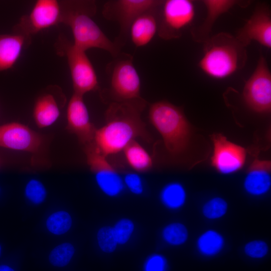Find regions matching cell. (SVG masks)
I'll list each match as a JSON object with an SVG mask.
<instances>
[{"instance_id":"6da1fadb","label":"cell","mask_w":271,"mask_h":271,"mask_svg":"<svg viewBox=\"0 0 271 271\" xmlns=\"http://www.w3.org/2000/svg\"><path fill=\"white\" fill-rule=\"evenodd\" d=\"M143 99L130 102H111L106 111L105 124L97 128L93 144L103 156L123 151L136 138L147 142L151 138L141 114L146 106Z\"/></svg>"},{"instance_id":"7a4b0ae2","label":"cell","mask_w":271,"mask_h":271,"mask_svg":"<svg viewBox=\"0 0 271 271\" xmlns=\"http://www.w3.org/2000/svg\"><path fill=\"white\" fill-rule=\"evenodd\" d=\"M203 44V55L198 65L208 76L225 79L244 67L247 59L246 47L235 36L220 32L210 36Z\"/></svg>"},{"instance_id":"3957f363","label":"cell","mask_w":271,"mask_h":271,"mask_svg":"<svg viewBox=\"0 0 271 271\" xmlns=\"http://www.w3.org/2000/svg\"><path fill=\"white\" fill-rule=\"evenodd\" d=\"M67 4V7H63L62 22L70 28L74 46L84 51L100 49L113 57L120 53L121 48L111 41L92 19L96 12L93 2L75 1Z\"/></svg>"},{"instance_id":"277c9868","label":"cell","mask_w":271,"mask_h":271,"mask_svg":"<svg viewBox=\"0 0 271 271\" xmlns=\"http://www.w3.org/2000/svg\"><path fill=\"white\" fill-rule=\"evenodd\" d=\"M150 122L162 136L166 148L172 154H179L187 148L191 129L182 109L166 101L152 103L149 108Z\"/></svg>"},{"instance_id":"5b68a950","label":"cell","mask_w":271,"mask_h":271,"mask_svg":"<svg viewBox=\"0 0 271 271\" xmlns=\"http://www.w3.org/2000/svg\"><path fill=\"white\" fill-rule=\"evenodd\" d=\"M106 71L109 78L106 93L111 102H130L143 99L141 96L140 77L131 55L120 52L107 64Z\"/></svg>"},{"instance_id":"8992f818","label":"cell","mask_w":271,"mask_h":271,"mask_svg":"<svg viewBox=\"0 0 271 271\" xmlns=\"http://www.w3.org/2000/svg\"><path fill=\"white\" fill-rule=\"evenodd\" d=\"M57 44L59 54L67 58L74 92L84 95L98 89L97 76L86 51L76 47L66 39H59Z\"/></svg>"},{"instance_id":"52a82bcc","label":"cell","mask_w":271,"mask_h":271,"mask_svg":"<svg viewBox=\"0 0 271 271\" xmlns=\"http://www.w3.org/2000/svg\"><path fill=\"white\" fill-rule=\"evenodd\" d=\"M163 1L111 0L107 1L102 10L103 16L116 22L119 27L118 37L114 41L121 48L126 43L133 21L143 13L160 6Z\"/></svg>"},{"instance_id":"ba28073f","label":"cell","mask_w":271,"mask_h":271,"mask_svg":"<svg viewBox=\"0 0 271 271\" xmlns=\"http://www.w3.org/2000/svg\"><path fill=\"white\" fill-rule=\"evenodd\" d=\"M160 9L158 34L165 40L179 38L195 15V6L191 0L163 1Z\"/></svg>"},{"instance_id":"9c48e42d","label":"cell","mask_w":271,"mask_h":271,"mask_svg":"<svg viewBox=\"0 0 271 271\" xmlns=\"http://www.w3.org/2000/svg\"><path fill=\"white\" fill-rule=\"evenodd\" d=\"M242 96L252 111L260 113L270 111L271 73L261 52L254 71L244 84Z\"/></svg>"},{"instance_id":"30bf717a","label":"cell","mask_w":271,"mask_h":271,"mask_svg":"<svg viewBox=\"0 0 271 271\" xmlns=\"http://www.w3.org/2000/svg\"><path fill=\"white\" fill-rule=\"evenodd\" d=\"M84 152L87 164L101 191L110 197L119 195L125 187L123 180L107 157L97 150L93 143L85 146Z\"/></svg>"},{"instance_id":"8fae6325","label":"cell","mask_w":271,"mask_h":271,"mask_svg":"<svg viewBox=\"0 0 271 271\" xmlns=\"http://www.w3.org/2000/svg\"><path fill=\"white\" fill-rule=\"evenodd\" d=\"M64 9L56 0H38L18 25V33L30 37L62 22Z\"/></svg>"},{"instance_id":"7c38bea8","label":"cell","mask_w":271,"mask_h":271,"mask_svg":"<svg viewBox=\"0 0 271 271\" xmlns=\"http://www.w3.org/2000/svg\"><path fill=\"white\" fill-rule=\"evenodd\" d=\"M235 37L245 47L254 41L270 49L271 13L269 7L264 3L258 4L250 18L237 31Z\"/></svg>"},{"instance_id":"4fadbf2b","label":"cell","mask_w":271,"mask_h":271,"mask_svg":"<svg viewBox=\"0 0 271 271\" xmlns=\"http://www.w3.org/2000/svg\"><path fill=\"white\" fill-rule=\"evenodd\" d=\"M213 152L211 164L220 174L230 175L240 170L246 159L244 148L228 141L221 134L212 137Z\"/></svg>"},{"instance_id":"5bb4252c","label":"cell","mask_w":271,"mask_h":271,"mask_svg":"<svg viewBox=\"0 0 271 271\" xmlns=\"http://www.w3.org/2000/svg\"><path fill=\"white\" fill-rule=\"evenodd\" d=\"M66 117L67 129L81 143L85 146L93 142L97 128L90 120L83 95L74 92L67 105Z\"/></svg>"},{"instance_id":"9a60e30c","label":"cell","mask_w":271,"mask_h":271,"mask_svg":"<svg viewBox=\"0 0 271 271\" xmlns=\"http://www.w3.org/2000/svg\"><path fill=\"white\" fill-rule=\"evenodd\" d=\"M42 143V137L23 123L14 122L0 125V147L35 153Z\"/></svg>"},{"instance_id":"2e32d148","label":"cell","mask_w":271,"mask_h":271,"mask_svg":"<svg viewBox=\"0 0 271 271\" xmlns=\"http://www.w3.org/2000/svg\"><path fill=\"white\" fill-rule=\"evenodd\" d=\"M271 163L255 159L251 163L243 181V188L249 196L258 198L266 195L271 188Z\"/></svg>"},{"instance_id":"e0dca14e","label":"cell","mask_w":271,"mask_h":271,"mask_svg":"<svg viewBox=\"0 0 271 271\" xmlns=\"http://www.w3.org/2000/svg\"><path fill=\"white\" fill-rule=\"evenodd\" d=\"M202 3L206 9V18L200 26L191 31L193 39L198 43H204L210 37L212 27L221 15L241 3L235 0H203Z\"/></svg>"},{"instance_id":"ac0fdd59","label":"cell","mask_w":271,"mask_h":271,"mask_svg":"<svg viewBox=\"0 0 271 271\" xmlns=\"http://www.w3.org/2000/svg\"><path fill=\"white\" fill-rule=\"evenodd\" d=\"M161 6L143 13L131 24L129 36L135 46L141 47L147 45L158 33Z\"/></svg>"},{"instance_id":"d6986e66","label":"cell","mask_w":271,"mask_h":271,"mask_svg":"<svg viewBox=\"0 0 271 271\" xmlns=\"http://www.w3.org/2000/svg\"><path fill=\"white\" fill-rule=\"evenodd\" d=\"M28 37L18 32L0 35V72L14 67L22 53Z\"/></svg>"},{"instance_id":"ffe728a7","label":"cell","mask_w":271,"mask_h":271,"mask_svg":"<svg viewBox=\"0 0 271 271\" xmlns=\"http://www.w3.org/2000/svg\"><path fill=\"white\" fill-rule=\"evenodd\" d=\"M33 114L34 121L39 128H46L54 124L60 114L54 96L50 93L40 96L34 104Z\"/></svg>"},{"instance_id":"44dd1931","label":"cell","mask_w":271,"mask_h":271,"mask_svg":"<svg viewBox=\"0 0 271 271\" xmlns=\"http://www.w3.org/2000/svg\"><path fill=\"white\" fill-rule=\"evenodd\" d=\"M226 240L218 230L210 228L202 231L195 241L198 253L206 258H212L220 254L224 249Z\"/></svg>"},{"instance_id":"7402d4cb","label":"cell","mask_w":271,"mask_h":271,"mask_svg":"<svg viewBox=\"0 0 271 271\" xmlns=\"http://www.w3.org/2000/svg\"><path fill=\"white\" fill-rule=\"evenodd\" d=\"M123 152L128 164L136 171L144 172L152 167L153 162L152 157L135 140L130 142Z\"/></svg>"},{"instance_id":"603a6c76","label":"cell","mask_w":271,"mask_h":271,"mask_svg":"<svg viewBox=\"0 0 271 271\" xmlns=\"http://www.w3.org/2000/svg\"><path fill=\"white\" fill-rule=\"evenodd\" d=\"M160 199L162 205L167 209L177 211L186 204L187 194L184 186L177 182L166 185L161 190Z\"/></svg>"},{"instance_id":"cb8c5ba5","label":"cell","mask_w":271,"mask_h":271,"mask_svg":"<svg viewBox=\"0 0 271 271\" xmlns=\"http://www.w3.org/2000/svg\"><path fill=\"white\" fill-rule=\"evenodd\" d=\"M161 236L163 241L172 247L184 245L189 238V231L182 222L174 221L166 225L162 229Z\"/></svg>"},{"instance_id":"d4e9b609","label":"cell","mask_w":271,"mask_h":271,"mask_svg":"<svg viewBox=\"0 0 271 271\" xmlns=\"http://www.w3.org/2000/svg\"><path fill=\"white\" fill-rule=\"evenodd\" d=\"M229 205L227 201L220 196L212 197L202 205V216L209 221H217L223 218L227 213Z\"/></svg>"},{"instance_id":"484cf974","label":"cell","mask_w":271,"mask_h":271,"mask_svg":"<svg viewBox=\"0 0 271 271\" xmlns=\"http://www.w3.org/2000/svg\"><path fill=\"white\" fill-rule=\"evenodd\" d=\"M72 225L70 214L64 211L52 214L47 219L46 226L48 230L56 235H61L67 232Z\"/></svg>"},{"instance_id":"4316f807","label":"cell","mask_w":271,"mask_h":271,"mask_svg":"<svg viewBox=\"0 0 271 271\" xmlns=\"http://www.w3.org/2000/svg\"><path fill=\"white\" fill-rule=\"evenodd\" d=\"M244 254L253 260H260L267 256L269 252L268 243L261 239H254L246 242L243 246Z\"/></svg>"},{"instance_id":"83f0119b","label":"cell","mask_w":271,"mask_h":271,"mask_svg":"<svg viewBox=\"0 0 271 271\" xmlns=\"http://www.w3.org/2000/svg\"><path fill=\"white\" fill-rule=\"evenodd\" d=\"M74 252V247L71 243L61 244L52 250L49 255V261L55 266H64L70 262Z\"/></svg>"},{"instance_id":"f1b7e54d","label":"cell","mask_w":271,"mask_h":271,"mask_svg":"<svg viewBox=\"0 0 271 271\" xmlns=\"http://www.w3.org/2000/svg\"><path fill=\"white\" fill-rule=\"evenodd\" d=\"M97 240L99 248L106 253H112L118 245L112 226L101 227L97 233Z\"/></svg>"},{"instance_id":"f546056e","label":"cell","mask_w":271,"mask_h":271,"mask_svg":"<svg viewBox=\"0 0 271 271\" xmlns=\"http://www.w3.org/2000/svg\"><path fill=\"white\" fill-rule=\"evenodd\" d=\"M112 227L118 245L126 244L130 239L135 229L134 223L127 218L119 219Z\"/></svg>"},{"instance_id":"4dcf8cb0","label":"cell","mask_w":271,"mask_h":271,"mask_svg":"<svg viewBox=\"0 0 271 271\" xmlns=\"http://www.w3.org/2000/svg\"><path fill=\"white\" fill-rule=\"evenodd\" d=\"M25 195L33 203L39 204L45 199L47 193L45 187L41 182L33 179L30 180L26 186Z\"/></svg>"},{"instance_id":"1f68e13d","label":"cell","mask_w":271,"mask_h":271,"mask_svg":"<svg viewBox=\"0 0 271 271\" xmlns=\"http://www.w3.org/2000/svg\"><path fill=\"white\" fill-rule=\"evenodd\" d=\"M168 263L166 257L161 253H156L150 255L145 260L144 271H167Z\"/></svg>"},{"instance_id":"d6a6232c","label":"cell","mask_w":271,"mask_h":271,"mask_svg":"<svg viewBox=\"0 0 271 271\" xmlns=\"http://www.w3.org/2000/svg\"><path fill=\"white\" fill-rule=\"evenodd\" d=\"M123 180L124 186L133 194L139 195L143 193L144 186L142 180L137 174H127Z\"/></svg>"},{"instance_id":"836d02e7","label":"cell","mask_w":271,"mask_h":271,"mask_svg":"<svg viewBox=\"0 0 271 271\" xmlns=\"http://www.w3.org/2000/svg\"><path fill=\"white\" fill-rule=\"evenodd\" d=\"M0 271H15L11 267L6 265H0Z\"/></svg>"},{"instance_id":"e575fe53","label":"cell","mask_w":271,"mask_h":271,"mask_svg":"<svg viewBox=\"0 0 271 271\" xmlns=\"http://www.w3.org/2000/svg\"><path fill=\"white\" fill-rule=\"evenodd\" d=\"M1 245H0V254H1Z\"/></svg>"}]
</instances>
